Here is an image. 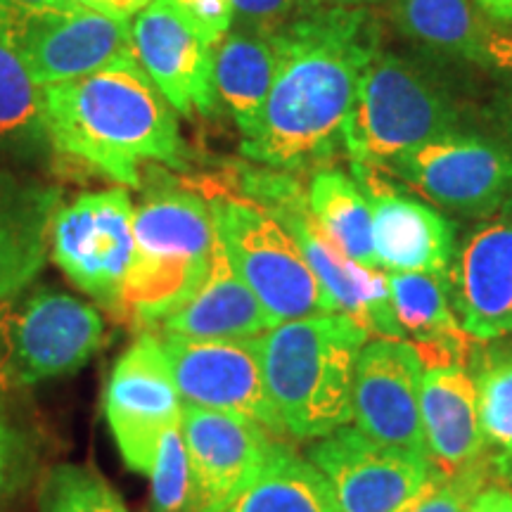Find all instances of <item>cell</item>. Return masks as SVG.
Returning a JSON list of instances; mask_svg holds the SVG:
<instances>
[{
	"mask_svg": "<svg viewBox=\"0 0 512 512\" xmlns=\"http://www.w3.org/2000/svg\"><path fill=\"white\" fill-rule=\"evenodd\" d=\"M380 34L373 12L335 3L302 10L268 38L275 50L273 86L259 126L242 140V155L290 174L328 169L337 150L344 152V121Z\"/></svg>",
	"mask_w": 512,
	"mask_h": 512,
	"instance_id": "6da1fadb",
	"label": "cell"
},
{
	"mask_svg": "<svg viewBox=\"0 0 512 512\" xmlns=\"http://www.w3.org/2000/svg\"><path fill=\"white\" fill-rule=\"evenodd\" d=\"M43 126L57 152L124 188L143 185L145 164H190L176 110L138 60L43 86Z\"/></svg>",
	"mask_w": 512,
	"mask_h": 512,
	"instance_id": "7a4b0ae2",
	"label": "cell"
},
{
	"mask_svg": "<svg viewBox=\"0 0 512 512\" xmlns=\"http://www.w3.org/2000/svg\"><path fill=\"white\" fill-rule=\"evenodd\" d=\"M368 337L344 313H316L252 339L266 392L287 434L323 439L354 420V377Z\"/></svg>",
	"mask_w": 512,
	"mask_h": 512,
	"instance_id": "3957f363",
	"label": "cell"
},
{
	"mask_svg": "<svg viewBox=\"0 0 512 512\" xmlns=\"http://www.w3.org/2000/svg\"><path fill=\"white\" fill-rule=\"evenodd\" d=\"M131 273L124 311L138 328L152 330L200 290L216 233L209 202L188 185H155L133 211Z\"/></svg>",
	"mask_w": 512,
	"mask_h": 512,
	"instance_id": "277c9868",
	"label": "cell"
},
{
	"mask_svg": "<svg viewBox=\"0 0 512 512\" xmlns=\"http://www.w3.org/2000/svg\"><path fill=\"white\" fill-rule=\"evenodd\" d=\"M460 121L463 105L437 74L377 48L344 121V155L382 169L413 147L456 133Z\"/></svg>",
	"mask_w": 512,
	"mask_h": 512,
	"instance_id": "5b68a950",
	"label": "cell"
},
{
	"mask_svg": "<svg viewBox=\"0 0 512 512\" xmlns=\"http://www.w3.org/2000/svg\"><path fill=\"white\" fill-rule=\"evenodd\" d=\"M242 197L261 204L275 221L283 223L302 249L306 264L316 275L332 313L356 320L368 335L406 339L392 306L387 273L351 261L313 219L309 197L290 171L238 169Z\"/></svg>",
	"mask_w": 512,
	"mask_h": 512,
	"instance_id": "8992f818",
	"label": "cell"
},
{
	"mask_svg": "<svg viewBox=\"0 0 512 512\" xmlns=\"http://www.w3.org/2000/svg\"><path fill=\"white\" fill-rule=\"evenodd\" d=\"M214 233L242 283L254 292L275 325L332 313L302 249L283 223L247 197L202 178Z\"/></svg>",
	"mask_w": 512,
	"mask_h": 512,
	"instance_id": "52a82bcc",
	"label": "cell"
},
{
	"mask_svg": "<svg viewBox=\"0 0 512 512\" xmlns=\"http://www.w3.org/2000/svg\"><path fill=\"white\" fill-rule=\"evenodd\" d=\"M0 46L17 55L41 88L136 60L126 19L22 0H0Z\"/></svg>",
	"mask_w": 512,
	"mask_h": 512,
	"instance_id": "ba28073f",
	"label": "cell"
},
{
	"mask_svg": "<svg viewBox=\"0 0 512 512\" xmlns=\"http://www.w3.org/2000/svg\"><path fill=\"white\" fill-rule=\"evenodd\" d=\"M105 344V320L72 294L38 290L17 309L5 304L0 387L27 389L72 375Z\"/></svg>",
	"mask_w": 512,
	"mask_h": 512,
	"instance_id": "9c48e42d",
	"label": "cell"
},
{
	"mask_svg": "<svg viewBox=\"0 0 512 512\" xmlns=\"http://www.w3.org/2000/svg\"><path fill=\"white\" fill-rule=\"evenodd\" d=\"M133 211L126 188L86 192L57 207L50 228L55 264L119 320L126 318L124 292L136 252Z\"/></svg>",
	"mask_w": 512,
	"mask_h": 512,
	"instance_id": "30bf717a",
	"label": "cell"
},
{
	"mask_svg": "<svg viewBox=\"0 0 512 512\" xmlns=\"http://www.w3.org/2000/svg\"><path fill=\"white\" fill-rule=\"evenodd\" d=\"M382 169L467 219L512 207V150L503 140L456 131L403 152Z\"/></svg>",
	"mask_w": 512,
	"mask_h": 512,
	"instance_id": "8fae6325",
	"label": "cell"
},
{
	"mask_svg": "<svg viewBox=\"0 0 512 512\" xmlns=\"http://www.w3.org/2000/svg\"><path fill=\"white\" fill-rule=\"evenodd\" d=\"M102 413L128 470L150 475L159 441L181 425L183 413V399L155 330L140 332L117 358L102 394Z\"/></svg>",
	"mask_w": 512,
	"mask_h": 512,
	"instance_id": "7c38bea8",
	"label": "cell"
},
{
	"mask_svg": "<svg viewBox=\"0 0 512 512\" xmlns=\"http://www.w3.org/2000/svg\"><path fill=\"white\" fill-rule=\"evenodd\" d=\"M309 460L328 482L339 512H406L441 479L427 458L377 444L358 427L320 439Z\"/></svg>",
	"mask_w": 512,
	"mask_h": 512,
	"instance_id": "4fadbf2b",
	"label": "cell"
},
{
	"mask_svg": "<svg viewBox=\"0 0 512 512\" xmlns=\"http://www.w3.org/2000/svg\"><path fill=\"white\" fill-rule=\"evenodd\" d=\"M183 403L207 411L240 415L268 432L285 434L266 392L252 339L247 342H200L155 330Z\"/></svg>",
	"mask_w": 512,
	"mask_h": 512,
	"instance_id": "5bb4252c",
	"label": "cell"
},
{
	"mask_svg": "<svg viewBox=\"0 0 512 512\" xmlns=\"http://www.w3.org/2000/svg\"><path fill=\"white\" fill-rule=\"evenodd\" d=\"M181 432L195 482V512H226L280 444L259 422L188 403Z\"/></svg>",
	"mask_w": 512,
	"mask_h": 512,
	"instance_id": "9a60e30c",
	"label": "cell"
},
{
	"mask_svg": "<svg viewBox=\"0 0 512 512\" xmlns=\"http://www.w3.org/2000/svg\"><path fill=\"white\" fill-rule=\"evenodd\" d=\"M420 384L422 363L411 342L387 337L366 342L354 377V422L358 430L377 444L427 458Z\"/></svg>",
	"mask_w": 512,
	"mask_h": 512,
	"instance_id": "2e32d148",
	"label": "cell"
},
{
	"mask_svg": "<svg viewBox=\"0 0 512 512\" xmlns=\"http://www.w3.org/2000/svg\"><path fill=\"white\" fill-rule=\"evenodd\" d=\"M133 53L145 74L178 114L216 112V48L219 43L171 8L152 0L138 12L131 27Z\"/></svg>",
	"mask_w": 512,
	"mask_h": 512,
	"instance_id": "e0dca14e",
	"label": "cell"
},
{
	"mask_svg": "<svg viewBox=\"0 0 512 512\" xmlns=\"http://www.w3.org/2000/svg\"><path fill=\"white\" fill-rule=\"evenodd\" d=\"M351 176L373 211L377 266L387 273H448L456 254V226L401 190L389 171L351 162Z\"/></svg>",
	"mask_w": 512,
	"mask_h": 512,
	"instance_id": "ac0fdd59",
	"label": "cell"
},
{
	"mask_svg": "<svg viewBox=\"0 0 512 512\" xmlns=\"http://www.w3.org/2000/svg\"><path fill=\"white\" fill-rule=\"evenodd\" d=\"M451 306L465 335L482 339L512 332V207L479 226L448 268Z\"/></svg>",
	"mask_w": 512,
	"mask_h": 512,
	"instance_id": "d6986e66",
	"label": "cell"
},
{
	"mask_svg": "<svg viewBox=\"0 0 512 512\" xmlns=\"http://www.w3.org/2000/svg\"><path fill=\"white\" fill-rule=\"evenodd\" d=\"M394 27L408 41L448 60L512 72V34L472 0H392Z\"/></svg>",
	"mask_w": 512,
	"mask_h": 512,
	"instance_id": "ffe728a7",
	"label": "cell"
},
{
	"mask_svg": "<svg viewBox=\"0 0 512 512\" xmlns=\"http://www.w3.org/2000/svg\"><path fill=\"white\" fill-rule=\"evenodd\" d=\"M271 328H275L271 316L242 283L228 261L226 249L216 240L200 290L152 330L200 342H247Z\"/></svg>",
	"mask_w": 512,
	"mask_h": 512,
	"instance_id": "44dd1931",
	"label": "cell"
},
{
	"mask_svg": "<svg viewBox=\"0 0 512 512\" xmlns=\"http://www.w3.org/2000/svg\"><path fill=\"white\" fill-rule=\"evenodd\" d=\"M420 413L427 458L441 479L456 477L484 456L477 382L463 368L422 373Z\"/></svg>",
	"mask_w": 512,
	"mask_h": 512,
	"instance_id": "7402d4cb",
	"label": "cell"
},
{
	"mask_svg": "<svg viewBox=\"0 0 512 512\" xmlns=\"http://www.w3.org/2000/svg\"><path fill=\"white\" fill-rule=\"evenodd\" d=\"M60 192L0 171V302L31 285L46 266Z\"/></svg>",
	"mask_w": 512,
	"mask_h": 512,
	"instance_id": "603a6c76",
	"label": "cell"
},
{
	"mask_svg": "<svg viewBox=\"0 0 512 512\" xmlns=\"http://www.w3.org/2000/svg\"><path fill=\"white\" fill-rule=\"evenodd\" d=\"M396 318L427 370L463 368L470 335L451 306L448 273H387Z\"/></svg>",
	"mask_w": 512,
	"mask_h": 512,
	"instance_id": "cb8c5ba5",
	"label": "cell"
},
{
	"mask_svg": "<svg viewBox=\"0 0 512 512\" xmlns=\"http://www.w3.org/2000/svg\"><path fill=\"white\" fill-rule=\"evenodd\" d=\"M275 76V50L268 38L230 29L216 48V93L226 102L242 140L252 136L261 121Z\"/></svg>",
	"mask_w": 512,
	"mask_h": 512,
	"instance_id": "d4e9b609",
	"label": "cell"
},
{
	"mask_svg": "<svg viewBox=\"0 0 512 512\" xmlns=\"http://www.w3.org/2000/svg\"><path fill=\"white\" fill-rule=\"evenodd\" d=\"M226 512H339L325 477L309 458L275 446L259 477Z\"/></svg>",
	"mask_w": 512,
	"mask_h": 512,
	"instance_id": "484cf974",
	"label": "cell"
},
{
	"mask_svg": "<svg viewBox=\"0 0 512 512\" xmlns=\"http://www.w3.org/2000/svg\"><path fill=\"white\" fill-rule=\"evenodd\" d=\"M309 207L325 235L356 264L377 266L373 211L354 178L337 169H318L309 185Z\"/></svg>",
	"mask_w": 512,
	"mask_h": 512,
	"instance_id": "4316f807",
	"label": "cell"
},
{
	"mask_svg": "<svg viewBox=\"0 0 512 512\" xmlns=\"http://www.w3.org/2000/svg\"><path fill=\"white\" fill-rule=\"evenodd\" d=\"M484 453L496 482L512 484V354L496 358L477 382Z\"/></svg>",
	"mask_w": 512,
	"mask_h": 512,
	"instance_id": "83f0119b",
	"label": "cell"
},
{
	"mask_svg": "<svg viewBox=\"0 0 512 512\" xmlns=\"http://www.w3.org/2000/svg\"><path fill=\"white\" fill-rule=\"evenodd\" d=\"M38 512H131L100 472L86 465H57L38 491Z\"/></svg>",
	"mask_w": 512,
	"mask_h": 512,
	"instance_id": "f1b7e54d",
	"label": "cell"
},
{
	"mask_svg": "<svg viewBox=\"0 0 512 512\" xmlns=\"http://www.w3.org/2000/svg\"><path fill=\"white\" fill-rule=\"evenodd\" d=\"M0 138H46L43 88L5 46H0Z\"/></svg>",
	"mask_w": 512,
	"mask_h": 512,
	"instance_id": "f546056e",
	"label": "cell"
},
{
	"mask_svg": "<svg viewBox=\"0 0 512 512\" xmlns=\"http://www.w3.org/2000/svg\"><path fill=\"white\" fill-rule=\"evenodd\" d=\"M147 477H150V512H195V482H192L181 425L171 427L159 441Z\"/></svg>",
	"mask_w": 512,
	"mask_h": 512,
	"instance_id": "4dcf8cb0",
	"label": "cell"
},
{
	"mask_svg": "<svg viewBox=\"0 0 512 512\" xmlns=\"http://www.w3.org/2000/svg\"><path fill=\"white\" fill-rule=\"evenodd\" d=\"M496 482L486 453L456 477L437 479L406 512H470L484 486Z\"/></svg>",
	"mask_w": 512,
	"mask_h": 512,
	"instance_id": "1f68e13d",
	"label": "cell"
},
{
	"mask_svg": "<svg viewBox=\"0 0 512 512\" xmlns=\"http://www.w3.org/2000/svg\"><path fill=\"white\" fill-rule=\"evenodd\" d=\"M34 467L36 451L29 432L0 408V510L27 489Z\"/></svg>",
	"mask_w": 512,
	"mask_h": 512,
	"instance_id": "d6a6232c",
	"label": "cell"
},
{
	"mask_svg": "<svg viewBox=\"0 0 512 512\" xmlns=\"http://www.w3.org/2000/svg\"><path fill=\"white\" fill-rule=\"evenodd\" d=\"M235 24L249 34L271 38L280 29L306 10L302 0H233Z\"/></svg>",
	"mask_w": 512,
	"mask_h": 512,
	"instance_id": "836d02e7",
	"label": "cell"
},
{
	"mask_svg": "<svg viewBox=\"0 0 512 512\" xmlns=\"http://www.w3.org/2000/svg\"><path fill=\"white\" fill-rule=\"evenodd\" d=\"M166 3L216 43H221L235 24L233 0H166Z\"/></svg>",
	"mask_w": 512,
	"mask_h": 512,
	"instance_id": "e575fe53",
	"label": "cell"
},
{
	"mask_svg": "<svg viewBox=\"0 0 512 512\" xmlns=\"http://www.w3.org/2000/svg\"><path fill=\"white\" fill-rule=\"evenodd\" d=\"M74 3L83 5V8L100 12V15L114 17V19H126L143 12L152 0H74Z\"/></svg>",
	"mask_w": 512,
	"mask_h": 512,
	"instance_id": "d590c367",
	"label": "cell"
},
{
	"mask_svg": "<svg viewBox=\"0 0 512 512\" xmlns=\"http://www.w3.org/2000/svg\"><path fill=\"white\" fill-rule=\"evenodd\" d=\"M491 114H494L496 126L503 131V143L512 150V76L496 91Z\"/></svg>",
	"mask_w": 512,
	"mask_h": 512,
	"instance_id": "8d00e7d4",
	"label": "cell"
},
{
	"mask_svg": "<svg viewBox=\"0 0 512 512\" xmlns=\"http://www.w3.org/2000/svg\"><path fill=\"white\" fill-rule=\"evenodd\" d=\"M472 508L477 512H512V489L501 482H491L484 486Z\"/></svg>",
	"mask_w": 512,
	"mask_h": 512,
	"instance_id": "74e56055",
	"label": "cell"
},
{
	"mask_svg": "<svg viewBox=\"0 0 512 512\" xmlns=\"http://www.w3.org/2000/svg\"><path fill=\"white\" fill-rule=\"evenodd\" d=\"M477 8L484 12L498 27L512 24V0H475Z\"/></svg>",
	"mask_w": 512,
	"mask_h": 512,
	"instance_id": "f35d334b",
	"label": "cell"
},
{
	"mask_svg": "<svg viewBox=\"0 0 512 512\" xmlns=\"http://www.w3.org/2000/svg\"><path fill=\"white\" fill-rule=\"evenodd\" d=\"M22 3L41 5V8H60V10H76V8H83V5L74 3V0H22Z\"/></svg>",
	"mask_w": 512,
	"mask_h": 512,
	"instance_id": "ab89813d",
	"label": "cell"
},
{
	"mask_svg": "<svg viewBox=\"0 0 512 512\" xmlns=\"http://www.w3.org/2000/svg\"><path fill=\"white\" fill-rule=\"evenodd\" d=\"M328 0H302L304 8H320V5H325Z\"/></svg>",
	"mask_w": 512,
	"mask_h": 512,
	"instance_id": "60d3db41",
	"label": "cell"
},
{
	"mask_svg": "<svg viewBox=\"0 0 512 512\" xmlns=\"http://www.w3.org/2000/svg\"><path fill=\"white\" fill-rule=\"evenodd\" d=\"M3 316H5V302H0V347H3Z\"/></svg>",
	"mask_w": 512,
	"mask_h": 512,
	"instance_id": "b9f144b4",
	"label": "cell"
},
{
	"mask_svg": "<svg viewBox=\"0 0 512 512\" xmlns=\"http://www.w3.org/2000/svg\"><path fill=\"white\" fill-rule=\"evenodd\" d=\"M337 5H358V3H366V0H335Z\"/></svg>",
	"mask_w": 512,
	"mask_h": 512,
	"instance_id": "7bdbcfd3",
	"label": "cell"
},
{
	"mask_svg": "<svg viewBox=\"0 0 512 512\" xmlns=\"http://www.w3.org/2000/svg\"><path fill=\"white\" fill-rule=\"evenodd\" d=\"M470 512H477V510H475V508H472V510H470Z\"/></svg>",
	"mask_w": 512,
	"mask_h": 512,
	"instance_id": "ee69618b",
	"label": "cell"
}]
</instances>
